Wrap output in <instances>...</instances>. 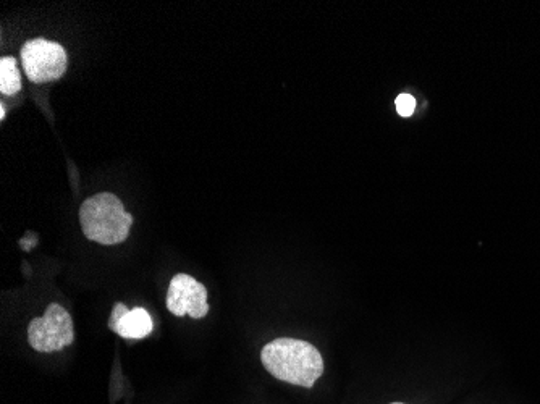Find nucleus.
<instances>
[{
  "mask_svg": "<svg viewBox=\"0 0 540 404\" xmlns=\"http://www.w3.org/2000/svg\"><path fill=\"white\" fill-rule=\"evenodd\" d=\"M395 106H397L398 114L401 117H411L413 115L414 109H416V101L414 97L410 94H400L395 101Z\"/></svg>",
  "mask_w": 540,
  "mask_h": 404,
  "instance_id": "nucleus-8",
  "label": "nucleus"
},
{
  "mask_svg": "<svg viewBox=\"0 0 540 404\" xmlns=\"http://www.w3.org/2000/svg\"><path fill=\"white\" fill-rule=\"evenodd\" d=\"M23 70L33 83L59 80L67 72L64 46L44 38L30 39L22 47Z\"/></svg>",
  "mask_w": 540,
  "mask_h": 404,
  "instance_id": "nucleus-4",
  "label": "nucleus"
},
{
  "mask_svg": "<svg viewBox=\"0 0 540 404\" xmlns=\"http://www.w3.org/2000/svg\"><path fill=\"white\" fill-rule=\"evenodd\" d=\"M165 303L173 316H190L191 319H203L211 309L207 303L206 287L186 274H177L170 280Z\"/></svg>",
  "mask_w": 540,
  "mask_h": 404,
  "instance_id": "nucleus-5",
  "label": "nucleus"
},
{
  "mask_svg": "<svg viewBox=\"0 0 540 404\" xmlns=\"http://www.w3.org/2000/svg\"><path fill=\"white\" fill-rule=\"evenodd\" d=\"M154 329L152 317L144 308L130 309L125 316L120 317L119 322L114 325L112 332L117 333L125 340H141L148 337Z\"/></svg>",
  "mask_w": 540,
  "mask_h": 404,
  "instance_id": "nucleus-6",
  "label": "nucleus"
},
{
  "mask_svg": "<svg viewBox=\"0 0 540 404\" xmlns=\"http://www.w3.org/2000/svg\"><path fill=\"white\" fill-rule=\"evenodd\" d=\"M130 311V309L125 306L123 303H117L115 304L114 311H112V316H110L109 319V329H114V325L119 322L120 317L125 316L127 312Z\"/></svg>",
  "mask_w": 540,
  "mask_h": 404,
  "instance_id": "nucleus-9",
  "label": "nucleus"
},
{
  "mask_svg": "<svg viewBox=\"0 0 540 404\" xmlns=\"http://www.w3.org/2000/svg\"><path fill=\"white\" fill-rule=\"evenodd\" d=\"M28 341L38 353L62 351L75 341L72 316L60 304H51L43 317H34L28 327Z\"/></svg>",
  "mask_w": 540,
  "mask_h": 404,
  "instance_id": "nucleus-3",
  "label": "nucleus"
},
{
  "mask_svg": "<svg viewBox=\"0 0 540 404\" xmlns=\"http://www.w3.org/2000/svg\"><path fill=\"white\" fill-rule=\"evenodd\" d=\"M80 224L89 241L104 246L120 245L130 235L133 215L125 211L115 194L99 193L81 204Z\"/></svg>",
  "mask_w": 540,
  "mask_h": 404,
  "instance_id": "nucleus-2",
  "label": "nucleus"
},
{
  "mask_svg": "<svg viewBox=\"0 0 540 404\" xmlns=\"http://www.w3.org/2000/svg\"><path fill=\"white\" fill-rule=\"evenodd\" d=\"M5 114H7V109H5V104H0V118L4 120Z\"/></svg>",
  "mask_w": 540,
  "mask_h": 404,
  "instance_id": "nucleus-10",
  "label": "nucleus"
},
{
  "mask_svg": "<svg viewBox=\"0 0 540 404\" xmlns=\"http://www.w3.org/2000/svg\"><path fill=\"white\" fill-rule=\"evenodd\" d=\"M392 404H405V403H392Z\"/></svg>",
  "mask_w": 540,
  "mask_h": 404,
  "instance_id": "nucleus-11",
  "label": "nucleus"
},
{
  "mask_svg": "<svg viewBox=\"0 0 540 404\" xmlns=\"http://www.w3.org/2000/svg\"><path fill=\"white\" fill-rule=\"evenodd\" d=\"M262 366L275 379L313 388L324 374V359L316 346L295 338H277L261 351Z\"/></svg>",
  "mask_w": 540,
  "mask_h": 404,
  "instance_id": "nucleus-1",
  "label": "nucleus"
},
{
  "mask_svg": "<svg viewBox=\"0 0 540 404\" xmlns=\"http://www.w3.org/2000/svg\"><path fill=\"white\" fill-rule=\"evenodd\" d=\"M22 91V76L13 57H2L0 60V93L4 96H15Z\"/></svg>",
  "mask_w": 540,
  "mask_h": 404,
  "instance_id": "nucleus-7",
  "label": "nucleus"
}]
</instances>
